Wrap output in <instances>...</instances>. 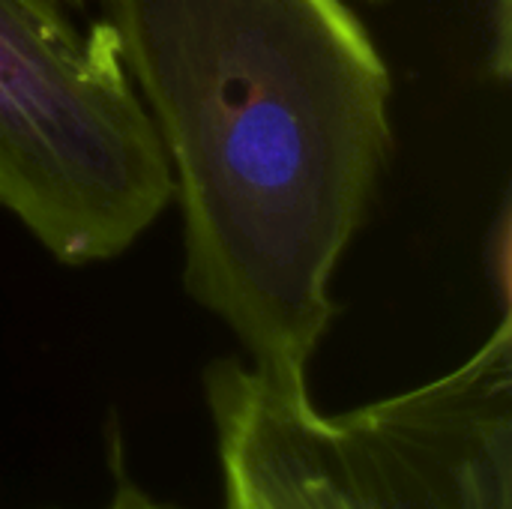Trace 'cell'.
I'll return each instance as SVG.
<instances>
[{
	"instance_id": "7a4b0ae2",
	"label": "cell",
	"mask_w": 512,
	"mask_h": 509,
	"mask_svg": "<svg viewBox=\"0 0 512 509\" xmlns=\"http://www.w3.org/2000/svg\"><path fill=\"white\" fill-rule=\"evenodd\" d=\"M222 509H512V321L456 369L321 414L240 360L204 372Z\"/></svg>"
},
{
	"instance_id": "3957f363",
	"label": "cell",
	"mask_w": 512,
	"mask_h": 509,
	"mask_svg": "<svg viewBox=\"0 0 512 509\" xmlns=\"http://www.w3.org/2000/svg\"><path fill=\"white\" fill-rule=\"evenodd\" d=\"M0 0V207L60 264L111 261L174 198L168 156L105 18Z\"/></svg>"
},
{
	"instance_id": "6da1fadb",
	"label": "cell",
	"mask_w": 512,
	"mask_h": 509,
	"mask_svg": "<svg viewBox=\"0 0 512 509\" xmlns=\"http://www.w3.org/2000/svg\"><path fill=\"white\" fill-rule=\"evenodd\" d=\"M183 213L186 291L309 396L333 273L390 159V72L345 0H105Z\"/></svg>"
},
{
	"instance_id": "5b68a950",
	"label": "cell",
	"mask_w": 512,
	"mask_h": 509,
	"mask_svg": "<svg viewBox=\"0 0 512 509\" xmlns=\"http://www.w3.org/2000/svg\"><path fill=\"white\" fill-rule=\"evenodd\" d=\"M69 12H87L90 6H96V3H102L105 6V0H60Z\"/></svg>"
},
{
	"instance_id": "8992f818",
	"label": "cell",
	"mask_w": 512,
	"mask_h": 509,
	"mask_svg": "<svg viewBox=\"0 0 512 509\" xmlns=\"http://www.w3.org/2000/svg\"><path fill=\"white\" fill-rule=\"evenodd\" d=\"M369 3H384V0H369Z\"/></svg>"
},
{
	"instance_id": "277c9868",
	"label": "cell",
	"mask_w": 512,
	"mask_h": 509,
	"mask_svg": "<svg viewBox=\"0 0 512 509\" xmlns=\"http://www.w3.org/2000/svg\"><path fill=\"white\" fill-rule=\"evenodd\" d=\"M102 509H183V507L168 504V501H159L156 495L144 492V489H141L138 483H132V480H120V483H117V489H114V495H111V501H108Z\"/></svg>"
}]
</instances>
